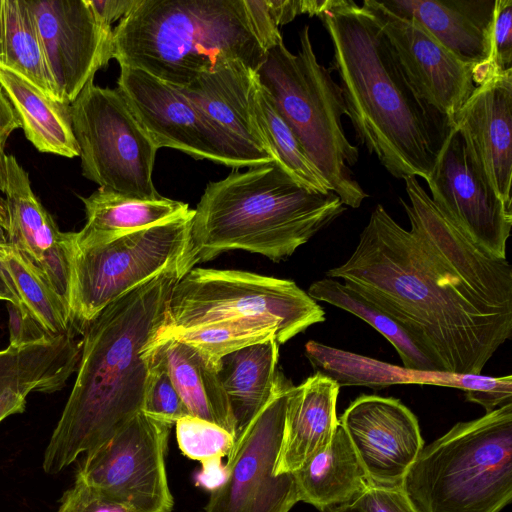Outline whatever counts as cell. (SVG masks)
Listing matches in <instances>:
<instances>
[{
    "label": "cell",
    "mask_w": 512,
    "mask_h": 512,
    "mask_svg": "<svg viewBox=\"0 0 512 512\" xmlns=\"http://www.w3.org/2000/svg\"><path fill=\"white\" fill-rule=\"evenodd\" d=\"M185 274L160 273L110 303L83 330L75 383L44 452L46 473L61 472L142 411L150 368L145 349Z\"/></svg>",
    "instance_id": "cell-2"
},
{
    "label": "cell",
    "mask_w": 512,
    "mask_h": 512,
    "mask_svg": "<svg viewBox=\"0 0 512 512\" xmlns=\"http://www.w3.org/2000/svg\"><path fill=\"white\" fill-rule=\"evenodd\" d=\"M352 505L362 512H419L402 486L369 485Z\"/></svg>",
    "instance_id": "cell-39"
},
{
    "label": "cell",
    "mask_w": 512,
    "mask_h": 512,
    "mask_svg": "<svg viewBox=\"0 0 512 512\" xmlns=\"http://www.w3.org/2000/svg\"><path fill=\"white\" fill-rule=\"evenodd\" d=\"M145 352L150 358V368L142 411L173 425L190 413L169 376L160 350L152 348Z\"/></svg>",
    "instance_id": "cell-36"
},
{
    "label": "cell",
    "mask_w": 512,
    "mask_h": 512,
    "mask_svg": "<svg viewBox=\"0 0 512 512\" xmlns=\"http://www.w3.org/2000/svg\"><path fill=\"white\" fill-rule=\"evenodd\" d=\"M291 386L281 375L273 397L234 443L205 512H289L299 502L294 474L274 472Z\"/></svg>",
    "instance_id": "cell-13"
},
{
    "label": "cell",
    "mask_w": 512,
    "mask_h": 512,
    "mask_svg": "<svg viewBox=\"0 0 512 512\" xmlns=\"http://www.w3.org/2000/svg\"><path fill=\"white\" fill-rule=\"evenodd\" d=\"M278 358L279 344L270 339L220 359L218 375L233 415L235 442L273 397L282 375Z\"/></svg>",
    "instance_id": "cell-24"
},
{
    "label": "cell",
    "mask_w": 512,
    "mask_h": 512,
    "mask_svg": "<svg viewBox=\"0 0 512 512\" xmlns=\"http://www.w3.org/2000/svg\"><path fill=\"white\" fill-rule=\"evenodd\" d=\"M362 6L387 37L418 94L452 124L477 86L474 66L459 60L416 22L388 11L380 1L364 0Z\"/></svg>",
    "instance_id": "cell-17"
},
{
    "label": "cell",
    "mask_w": 512,
    "mask_h": 512,
    "mask_svg": "<svg viewBox=\"0 0 512 512\" xmlns=\"http://www.w3.org/2000/svg\"><path fill=\"white\" fill-rule=\"evenodd\" d=\"M251 105L258 131L274 161L306 188L321 193L332 191L329 183L309 160L300 142L275 108L269 93L258 80Z\"/></svg>",
    "instance_id": "cell-33"
},
{
    "label": "cell",
    "mask_w": 512,
    "mask_h": 512,
    "mask_svg": "<svg viewBox=\"0 0 512 512\" xmlns=\"http://www.w3.org/2000/svg\"><path fill=\"white\" fill-rule=\"evenodd\" d=\"M339 385L315 372L298 386H291L285 415L276 475L294 473L332 440L339 425L336 404Z\"/></svg>",
    "instance_id": "cell-22"
},
{
    "label": "cell",
    "mask_w": 512,
    "mask_h": 512,
    "mask_svg": "<svg viewBox=\"0 0 512 512\" xmlns=\"http://www.w3.org/2000/svg\"><path fill=\"white\" fill-rule=\"evenodd\" d=\"M8 310L10 314V346H22L55 338L28 312L12 304H9Z\"/></svg>",
    "instance_id": "cell-40"
},
{
    "label": "cell",
    "mask_w": 512,
    "mask_h": 512,
    "mask_svg": "<svg viewBox=\"0 0 512 512\" xmlns=\"http://www.w3.org/2000/svg\"><path fill=\"white\" fill-rule=\"evenodd\" d=\"M175 427L179 449L188 458L202 463L203 476L212 472V477L219 474L223 478L221 459L231 452L234 436L220 426L192 415L179 419Z\"/></svg>",
    "instance_id": "cell-35"
},
{
    "label": "cell",
    "mask_w": 512,
    "mask_h": 512,
    "mask_svg": "<svg viewBox=\"0 0 512 512\" xmlns=\"http://www.w3.org/2000/svg\"><path fill=\"white\" fill-rule=\"evenodd\" d=\"M452 127L482 180L512 206V69L477 85Z\"/></svg>",
    "instance_id": "cell-19"
},
{
    "label": "cell",
    "mask_w": 512,
    "mask_h": 512,
    "mask_svg": "<svg viewBox=\"0 0 512 512\" xmlns=\"http://www.w3.org/2000/svg\"><path fill=\"white\" fill-rule=\"evenodd\" d=\"M321 512H362L359 508L355 507L352 504L349 505H341L330 507L322 510Z\"/></svg>",
    "instance_id": "cell-45"
},
{
    "label": "cell",
    "mask_w": 512,
    "mask_h": 512,
    "mask_svg": "<svg viewBox=\"0 0 512 512\" xmlns=\"http://www.w3.org/2000/svg\"><path fill=\"white\" fill-rule=\"evenodd\" d=\"M34 392L31 387L13 385L0 392V422L17 413H23L26 406V397Z\"/></svg>",
    "instance_id": "cell-42"
},
{
    "label": "cell",
    "mask_w": 512,
    "mask_h": 512,
    "mask_svg": "<svg viewBox=\"0 0 512 512\" xmlns=\"http://www.w3.org/2000/svg\"><path fill=\"white\" fill-rule=\"evenodd\" d=\"M307 293L315 301L326 302L345 310L372 326L396 349L404 367L439 371L425 351L398 322L364 300L344 283L325 277L313 282Z\"/></svg>",
    "instance_id": "cell-32"
},
{
    "label": "cell",
    "mask_w": 512,
    "mask_h": 512,
    "mask_svg": "<svg viewBox=\"0 0 512 512\" xmlns=\"http://www.w3.org/2000/svg\"><path fill=\"white\" fill-rule=\"evenodd\" d=\"M438 210L484 253L506 259L512 206L482 180L453 128L425 180Z\"/></svg>",
    "instance_id": "cell-15"
},
{
    "label": "cell",
    "mask_w": 512,
    "mask_h": 512,
    "mask_svg": "<svg viewBox=\"0 0 512 512\" xmlns=\"http://www.w3.org/2000/svg\"><path fill=\"white\" fill-rule=\"evenodd\" d=\"M152 348L160 350L190 415L214 423L234 436V419L218 371L193 347L177 339L171 338L146 349Z\"/></svg>",
    "instance_id": "cell-28"
},
{
    "label": "cell",
    "mask_w": 512,
    "mask_h": 512,
    "mask_svg": "<svg viewBox=\"0 0 512 512\" xmlns=\"http://www.w3.org/2000/svg\"><path fill=\"white\" fill-rule=\"evenodd\" d=\"M282 40L267 0H138L113 30L112 58L182 88L233 62L256 72Z\"/></svg>",
    "instance_id": "cell-4"
},
{
    "label": "cell",
    "mask_w": 512,
    "mask_h": 512,
    "mask_svg": "<svg viewBox=\"0 0 512 512\" xmlns=\"http://www.w3.org/2000/svg\"><path fill=\"white\" fill-rule=\"evenodd\" d=\"M80 199L85 207L86 223L82 230L75 232L74 245L79 247L105 243L191 211L188 204L164 196L144 199L105 187Z\"/></svg>",
    "instance_id": "cell-26"
},
{
    "label": "cell",
    "mask_w": 512,
    "mask_h": 512,
    "mask_svg": "<svg viewBox=\"0 0 512 512\" xmlns=\"http://www.w3.org/2000/svg\"><path fill=\"white\" fill-rule=\"evenodd\" d=\"M0 300L28 312L52 336L75 328L68 304L9 244L0 245Z\"/></svg>",
    "instance_id": "cell-30"
},
{
    "label": "cell",
    "mask_w": 512,
    "mask_h": 512,
    "mask_svg": "<svg viewBox=\"0 0 512 512\" xmlns=\"http://www.w3.org/2000/svg\"><path fill=\"white\" fill-rule=\"evenodd\" d=\"M70 109L85 178L133 197L161 196L152 180L158 148L116 89L91 80Z\"/></svg>",
    "instance_id": "cell-10"
},
{
    "label": "cell",
    "mask_w": 512,
    "mask_h": 512,
    "mask_svg": "<svg viewBox=\"0 0 512 512\" xmlns=\"http://www.w3.org/2000/svg\"><path fill=\"white\" fill-rule=\"evenodd\" d=\"M6 154L4 150H0V191L3 188L4 181L6 178V164H5ZM8 229V210L5 199L0 197V245H6L7 235L6 231Z\"/></svg>",
    "instance_id": "cell-44"
},
{
    "label": "cell",
    "mask_w": 512,
    "mask_h": 512,
    "mask_svg": "<svg viewBox=\"0 0 512 512\" xmlns=\"http://www.w3.org/2000/svg\"><path fill=\"white\" fill-rule=\"evenodd\" d=\"M369 484L401 487L424 447L416 416L399 399L361 395L338 419Z\"/></svg>",
    "instance_id": "cell-16"
},
{
    "label": "cell",
    "mask_w": 512,
    "mask_h": 512,
    "mask_svg": "<svg viewBox=\"0 0 512 512\" xmlns=\"http://www.w3.org/2000/svg\"><path fill=\"white\" fill-rule=\"evenodd\" d=\"M0 65L61 102L26 0H0Z\"/></svg>",
    "instance_id": "cell-31"
},
{
    "label": "cell",
    "mask_w": 512,
    "mask_h": 512,
    "mask_svg": "<svg viewBox=\"0 0 512 512\" xmlns=\"http://www.w3.org/2000/svg\"><path fill=\"white\" fill-rule=\"evenodd\" d=\"M299 39L296 54L283 40L271 46L256 71L257 80L332 191L345 206L358 208L368 194L349 168L357 163L359 150L342 126L347 111L341 88L317 61L308 25Z\"/></svg>",
    "instance_id": "cell-7"
},
{
    "label": "cell",
    "mask_w": 512,
    "mask_h": 512,
    "mask_svg": "<svg viewBox=\"0 0 512 512\" xmlns=\"http://www.w3.org/2000/svg\"><path fill=\"white\" fill-rule=\"evenodd\" d=\"M293 474L299 501L320 511L352 504L370 485L340 423L331 442Z\"/></svg>",
    "instance_id": "cell-25"
},
{
    "label": "cell",
    "mask_w": 512,
    "mask_h": 512,
    "mask_svg": "<svg viewBox=\"0 0 512 512\" xmlns=\"http://www.w3.org/2000/svg\"><path fill=\"white\" fill-rule=\"evenodd\" d=\"M402 488L419 512H499L512 498V403L423 447Z\"/></svg>",
    "instance_id": "cell-6"
},
{
    "label": "cell",
    "mask_w": 512,
    "mask_h": 512,
    "mask_svg": "<svg viewBox=\"0 0 512 512\" xmlns=\"http://www.w3.org/2000/svg\"><path fill=\"white\" fill-rule=\"evenodd\" d=\"M56 512H133L98 489L75 477L59 500Z\"/></svg>",
    "instance_id": "cell-38"
},
{
    "label": "cell",
    "mask_w": 512,
    "mask_h": 512,
    "mask_svg": "<svg viewBox=\"0 0 512 512\" xmlns=\"http://www.w3.org/2000/svg\"><path fill=\"white\" fill-rule=\"evenodd\" d=\"M512 69V0H495L486 64L473 68V80L481 84L490 76Z\"/></svg>",
    "instance_id": "cell-37"
},
{
    "label": "cell",
    "mask_w": 512,
    "mask_h": 512,
    "mask_svg": "<svg viewBox=\"0 0 512 512\" xmlns=\"http://www.w3.org/2000/svg\"><path fill=\"white\" fill-rule=\"evenodd\" d=\"M116 90L155 146L233 168L275 162L212 121L177 87L148 73L120 67Z\"/></svg>",
    "instance_id": "cell-11"
},
{
    "label": "cell",
    "mask_w": 512,
    "mask_h": 512,
    "mask_svg": "<svg viewBox=\"0 0 512 512\" xmlns=\"http://www.w3.org/2000/svg\"><path fill=\"white\" fill-rule=\"evenodd\" d=\"M256 72L242 62L197 76L178 90L212 121L240 140L270 154L252 113Z\"/></svg>",
    "instance_id": "cell-23"
},
{
    "label": "cell",
    "mask_w": 512,
    "mask_h": 512,
    "mask_svg": "<svg viewBox=\"0 0 512 512\" xmlns=\"http://www.w3.org/2000/svg\"><path fill=\"white\" fill-rule=\"evenodd\" d=\"M171 427L140 411L84 453L75 477L133 512H171L165 467Z\"/></svg>",
    "instance_id": "cell-12"
},
{
    "label": "cell",
    "mask_w": 512,
    "mask_h": 512,
    "mask_svg": "<svg viewBox=\"0 0 512 512\" xmlns=\"http://www.w3.org/2000/svg\"><path fill=\"white\" fill-rule=\"evenodd\" d=\"M2 188L8 210V244L68 304L75 232L59 230L31 188L28 173L6 155Z\"/></svg>",
    "instance_id": "cell-20"
},
{
    "label": "cell",
    "mask_w": 512,
    "mask_h": 512,
    "mask_svg": "<svg viewBox=\"0 0 512 512\" xmlns=\"http://www.w3.org/2000/svg\"><path fill=\"white\" fill-rule=\"evenodd\" d=\"M0 87L14 107L26 138L42 153L79 156L70 105L45 95L16 72L0 65Z\"/></svg>",
    "instance_id": "cell-27"
},
{
    "label": "cell",
    "mask_w": 512,
    "mask_h": 512,
    "mask_svg": "<svg viewBox=\"0 0 512 512\" xmlns=\"http://www.w3.org/2000/svg\"><path fill=\"white\" fill-rule=\"evenodd\" d=\"M403 180L410 229L377 204L351 256L326 277L398 322L439 371L481 374L512 335L510 263L464 236L416 177Z\"/></svg>",
    "instance_id": "cell-1"
},
{
    "label": "cell",
    "mask_w": 512,
    "mask_h": 512,
    "mask_svg": "<svg viewBox=\"0 0 512 512\" xmlns=\"http://www.w3.org/2000/svg\"><path fill=\"white\" fill-rule=\"evenodd\" d=\"M21 128V123L7 95L0 87V150H4L10 134Z\"/></svg>",
    "instance_id": "cell-43"
},
{
    "label": "cell",
    "mask_w": 512,
    "mask_h": 512,
    "mask_svg": "<svg viewBox=\"0 0 512 512\" xmlns=\"http://www.w3.org/2000/svg\"><path fill=\"white\" fill-rule=\"evenodd\" d=\"M345 210L333 191L306 188L276 162L244 172L233 168L206 185L194 209L191 238L198 262L233 249L279 262Z\"/></svg>",
    "instance_id": "cell-5"
},
{
    "label": "cell",
    "mask_w": 512,
    "mask_h": 512,
    "mask_svg": "<svg viewBox=\"0 0 512 512\" xmlns=\"http://www.w3.org/2000/svg\"><path fill=\"white\" fill-rule=\"evenodd\" d=\"M60 101L70 105L112 59L111 26L89 0H26Z\"/></svg>",
    "instance_id": "cell-14"
},
{
    "label": "cell",
    "mask_w": 512,
    "mask_h": 512,
    "mask_svg": "<svg viewBox=\"0 0 512 512\" xmlns=\"http://www.w3.org/2000/svg\"><path fill=\"white\" fill-rule=\"evenodd\" d=\"M319 18L356 138L393 177L426 180L453 129L450 120L418 94L365 7L337 0Z\"/></svg>",
    "instance_id": "cell-3"
},
{
    "label": "cell",
    "mask_w": 512,
    "mask_h": 512,
    "mask_svg": "<svg viewBox=\"0 0 512 512\" xmlns=\"http://www.w3.org/2000/svg\"><path fill=\"white\" fill-rule=\"evenodd\" d=\"M380 2L391 13L416 22L462 62L473 68L487 63L495 0Z\"/></svg>",
    "instance_id": "cell-21"
},
{
    "label": "cell",
    "mask_w": 512,
    "mask_h": 512,
    "mask_svg": "<svg viewBox=\"0 0 512 512\" xmlns=\"http://www.w3.org/2000/svg\"><path fill=\"white\" fill-rule=\"evenodd\" d=\"M237 318L273 321L280 345L324 322L325 312L294 281L241 270L193 268L175 284L157 336Z\"/></svg>",
    "instance_id": "cell-9"
},
{
    "label": "cell",
    "mask_w": 512,
    "mask_h": 512,
    "mask_svg": "<svg viewBox=\"0 0 512 512\" xmlns=\"http://www.w3.org/2000/svg\"><path fill=\"white\" fill-rule=\"evenodd\" d=\"M138 0H89L96 16L104 24L111 26L117 19L124 18Z\"/></svg>",
    "instance_id": "cell-41"
},
{
    "label": "cell",
    "mask_w": 512,
    "mask_h": 512,
    "mask_svg": "<svg viewBox=\"0 0 512 512\" xmlns=\"http://www.w3.org/2000/svg\"><path fill=\"white\" fill-rule=\"evenodd\" d=\"M305 355L314 370L341 386H367L383 389L396 384L435 385L465 391L466 400L490 412L512 403V376L454 374L423 371L389 364L310 340Z\"/></svg>",
    "instance_id": "cell-18"
},
{
    "label": "cell",
    "mask_w": 512,
    "mask_h": 512,
    "mask_svg": "<svg viewBox=\"0 0 512 512\" xmlns=\"http://www.w3.org/2000/svg\"><path fill=\"white\" fill-rule=\"evenodd\" d=\"M171 338L193 347L218 371L220 359L227 354L270 339L278 342L279 328L273 321L263 318L222 320L157 336L146 348Z\"/></svg>",
    "instance_id": "cell-34"
},
{
    "label": "cell",
    "mask_w": 512,
    "mask_h": 512,
    "mask_svg": "<svg viewBox=\"0 0 512 512\" xmlns=\"http://www.w3.org/2000/svg\"><path fill=\"white\" fill-rule=\"evenodd\" d=\"M80 351L74 331L37 343L9 345L0 350V392L13 385L42 393L60 390L77 370Z\"/></svg>",
    "instance_id": "cell-29"
},
{
    "label": "cell",
    "mask_w": 512,
    "mask_h": 512,
    "mask_svg": "<svg viewBox=\"0 0 512 512\" xmlns=\"http://www.w3.org/2000/svg\"><path fill=\"white\" fill-rule=\"evenodd\" d=\"M193 216L191 209L105 243L73 245L69 287L73 326L83 332L106 306L162 272L193 269L198 263L191 238Z\"/></svg>",
    "instance_id": "cell-8"
}]
</instances>
